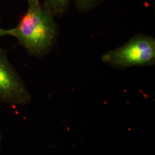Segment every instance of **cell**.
Returning a JSON list of instances; mask_svg holds the SVG:
<instances>
[{"label": "cell", "mask_w": 155, "mask_h": 155, "mask_svg": "<svg viewBox=\"0 0 155 155\" xmlns=\"http://www.w3.org/2000/svg\"><path fill=\"white\" fill-rule=\"evenodd\" d=\"M101 61L111 67L120 70L135 66H154L155 38L137 34L120 47L104 54Z\"/></svg>", "instance_id": "obj_2"}, {"label": "cell", "mask_w": 155, "mask_h": 155, "mask_svg": "<svg viewBox=\"0 0 155 155\" xmlns=\"http://www.w3.org/2000/svg\"><path fill=\"white\" fill-rule=\"evenodd\" d=\"M28 3L29 2H36V1H39V0H27Z\"/></svg>", "instance_id": "obj_7"}, {"label": "cell", "mask_w": 155, "mask_h": 155, "mask_svg": "<svg viewBox=\"0 0 155 155\" xmlns=\"http://www.w3.org/2000/svg\"><path fill=\"white\" fill-rule=\"evenodd\" d=\"M31 97L22 78L0 48V102L13 105L29 104Z\"/></svg>", "instance_id": "obj_3"}, {"label": "cell", "mask_w": 155, "mask_h": 155, "mask_svg": "<svg viewBox=\"0 0 155 155\" xmlns=\"http://www.w3.org/2000/svg\"><path fill=\"white\" fill-rule=\"evenodd\" d=\"M105 0H72L75 7L81 12H89L100 5Z\"/></svg>", "instance_id": "obj_5"}, {"label": "cell", "mask_w": 155, "mask_h": 155, "mask_svg": "<svg viewBox=\"0 0 155 155\" xmlns=\"http://www.w3.org/2000/svg\"><path fill=\"white\" fill-rule=\"evenodd\" d=\"M72 0H44V5L55 17L64 16L68 11Z\"/></svg>", "instance_id": "obj_4"}, {"label": "cell", "mask_w": 155, "mask_h": 155, "mask_svg": "<svg viewBox=\"0 0 155 155\" xmlns=\"http://www.w3.org/2000/svg\"><path fill=\"white\" fill-rule=\"evenodd\" d=\"M6 36H12V28L11 29H4L0 27V38Z\"/></svg>", "instance_id": "obj_6"}, {"label": "cell", "mask_w": 155, "mask_h": 155, "mask_svg": "<svg viewBox=\"0 0 155 155\" xmlns=\"http://www.w3.org/2000/svg\"><path fill=\"white\" fill-rule=\"evenodd\" d=\"M28 4L26 13L16 27L12 28V36L29 54L43 57L55 45L59 27L55 17L40 1Z\"/></svg>", "instance_id": "obj_1"}, {"label": "cell", "mask_w": 155, "mask_h": 155, "mask_svg": "<svg viewBox=\"0 0 155 155\" xmlns=\"http://www.w3.org/2000/svg\"><path fill=\"white\" fill-rule=\"evenodd\" d=\"M1 134H0V146H1Z\"/></svg>", "instance_id": "obj_8"}]
</instances>
